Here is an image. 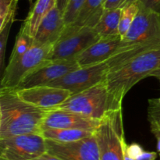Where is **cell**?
<instances>
[{
  "label": "cell",
  "instance_id": "19",
  "mask_svg": "<svg viewBox=\"0 0 160 160\" xmlns=\"http://www.w3.org/2000/svg\"><path fill=\"white\" fill-rule=\"evenodd\" d=\"M95 131L84 129H47L42 134L47 140L58 142H70L93 135Z\"/></svg>",
  "mask_w": 160,
  "mask_h": 160
},
{
  "label": "cell",
  "instance_id": "8",
  "mask_svg": "<svg viewBox=\"0 0 160 160\" xmlns=\"http://www.w3.org/2000/svg\"><path fill=\"white\" fill-rule=\"evenodd\" d=\"M46 152V139L42 134L0 138V160H34Z\"/></svg>",
  "mask_w": 160,
  "mask_h": 160
},
{
  "label": "cell",
  "instance_id": "13",
  "mask_svg": "<svg viewBox=\"0 0 160 160\" xmlns=\"http://www.w3.org/2000/svg\"><path fill=\"white\" fill-rule=\"evenodd\" d=\"M101 120L63 109L48 110L42 124V131L47 129H84L95 131Z\"/></svg>",
  "mask_w": 160,
  "mask_h": 160
},
{
  "label": "cell",
  "instance_id": "17",
  "mask_svg": "<svg viewBox=\"0 0 160 160\" xmlns=\"http://www.w3.org/2000/svg\"><path fill=\"white\" fill-rule=\"evenodd\" d=\"M105 0H85L76 20L71 24L95 28L104 12Z\"/></svg>",
  "mask_w": 160,
  "mask_h": 160
},
{
  "label": "cell",
  "instance_id": "26",
  "mask_svg": "<svg viewBox=\"0 0 160 160\" xmlns=\"http://www.w3.org/2000/svg\"><path fill=\"white\" fill-rule=\"evenodd\" d=\"M136 0H105L104 9H113L118 8H123L128 3Z\"/></svg>",
  "mask_w": 160,
  "mask_h": 160
},
{
  "label": "cell",
  "instance_id": "10",
  "mask_svg": "<svg viewBox=\"0 0 160 160\" xmlns=\"http://www.w3.org/2000/svg\"><path fill=\"white\" fill-rule=\"evenodd\" d=\"M47 153L62 160H100L99 148L95 133L90 137L70 142L46 139Z\"/></svg>",
  "mask_w": 160,
  "mask_h": 160
},
{
  "label": "cell",
  "instance_id": "1",
  "mask_svg": "<svg viewBox=\"0 0 160 160\" xmlns=\"http://www.w3.org/2000/svg\"><path fill=\"white\" fill-rule=\"evenodd\" d=\"M159 46L160 12L144 7L139 2L135 19L122 37L116 52L106 61L112 70L135 56Z\"/></svg>",
  "mask_w": 160,
  "mask_h": 160
},
{
  "label": "cell",
  "instance_id": "20",
  "mask_svg": "<svg viewBox=\"0 0 160 160\" xmlns=\"http://www.w3.org/2000/svg\"><path fill=\"white\" fill-rule=\"evenodd\" d=\"M139 11V1L131 2L122 9L121 17H120V25H119V32L122 37L126 34L130 27L132 24Z\"/></svg>",
  "mask_w": 160,
  "mask_h": 160
},
{
  "label": "cell",
  "instance_id": "34",
  "mask_svg": "<svg viewBox=\"0 0 160 160\" xmlns=\"http://www.w3.org/2000/svg\"><path fill=\"white\" fill-rule=\"evenodd\" d=\"M127 145H125V148H124V160H135V159H132L131 157H130L129 155H128V152H127V149H126Z\"/></svg>",
  "mask_w": 160,
  "mask_h": 160
},
{
  "label": "cell",
  "instance_id": "32",
  "mask_svg": "<svg viewBox=\"0 0 160 160\" xmlns=\"http://www.w3.org/2000/svg\"><path fill=\"white\" fill-rule=\"evenodd\" d=\"M34 160H62L60 159H59V158L56 157V156H52V155L48 154V153H45V154H43L42 156H41L40 157L37 158V159H34Z\"/></svg>",
  "mask_w": 160,
  "mask_h": 160
},
{
  "label": "cell",
  "instance_id": "4",
  "mask_svg": "<svg viewBox=\"0 0 160 160\" xmlns=\"http://www.w3.org/2000/svg\"><path fill=\"white\" fill-rule=\"evenodd\" d=\"M95 134L99 148L100 160H124L127 143L122 108L108 111L95 129Z\"/></svg>",
  "mask_w": 160,
  "mask_h": 160
},
{
  "label": "cell",
  "instance_id": "33",
  "mask_svg": "<svg viewBox=\"0 0 160 160\" xmlns=\"http://www.w3.org/2000/svg\"><path fill=\"white\" fill-rule=\"evenodd\" d=\"M150 77H154V78H156L160 80V69L153 71L152 73H151V75H150Z\"/></svg>",
  "mask_w": 160,
  "mask_h": 160
},
{
  "label": "cell",
  "instance_id": "29",
  "mask_svg": "<svg viewBox=\"0 0 160 160\" xmlns=\"http://www.w3.org/2000/svg\"><path fill=\"white\" fill-rule=\"evenodd\" d=\"M157 158V153L155 152L144 151L135 160H156Z\"/></svg>",
  "mask_w": 160,
  "mask_h": 160
},
{
  "label": "cell",
  "instance_id": "21",
  "mask_svg": "<svg viewBox=\"0 0 160 160\" xmlns=\"http://www.w3.org/2000/svg\"><path fill=\"white\" fill-rule=\"evenodd\" d=\"M34 42V38H31V37L23 33L19 32L17 36V38H16L15 45H14L13 49L11 53L9 62H13L16 59L23 56L24 53H26L32 46Z\"/></svg>",
  "mask_w": 160,
  "mask_h": 160
},
{
  "label": "cell",
  "instance_id": "3",
  "mask_svg": "<svg viewBox=\"0 0 160 160\" xmlns=\"http://www.w3.org/2000/svg\"><path fill=\"white\" fill-rule=\"evenodd\" d=\"M160 69V46L145 52L110 70L106 77V84L112 109L122 108V102L128 92L137 83L153 71Z\"/></svg>",
  "mask_w": 160,
  "mask_h": 160
},
{
  "label": "cell",
  "instance_id": "25",
  "mask_svg": "<svg viewBox=\"0 0 160 160\" xmlns=\"http://www.w3.org/2000/svg\"><path fill=\"white\" fill-rule=\"evenodd\" d=\"M84 2L85 0H70L63 15L67 25L71 24L76 20Z\"/></svg>",
  "mask_w": 160,
  "mask_h": 160
},
{
  "label": "cell",
  "instance_id": "22",
  "mask_svg": "<svg viewBox=\"0 0 160 160\" xmlns=\"http://www.w3.org/2000/svg\"><path fill=\"white\" fill-rule=\"evenodd\" d=\"M14 19H15V15H12L9 19L4 28L0 30V73H1V76L5 70V54H6V45H7L11 27L14 22Z\"/></svg>",
  "mask_w": 160,
  "mask_h": 160
},
{
  "label": "cell",
  "instance_id": "28",
  "mask_svg": "<svg viewBox=\"0 0 160 160\" xmlns=\"http://www.w3.org/2000/svg\"><path fill=\"white\" fill-rule=\"evenodd\" d=\"M139 2L144 7L160 12V0H139Z\"/></svg>",
  "mask_w": 160,
  "mask_h": 160
},
{
  "label": "cell",
  "instance_id": "11",
  "mask_svg": "<svg viewBox=\"0 0 160 160\" xmlns=\"http://www.w3.org/2000/svg\"><path fill=\"white\" fill-rule=\"evenodd\" d=\"M78 68L80 66L76 59L49 60L24 78L16 90L48 85Z\"/></svg>",
  "mask_w": 160,
  "mask_h": 160
},
{
  "label": "cell",
  "instance_id": "24",
  "mask_svg": "<svg viewBox=\"0 0 160 160\" xmlns=\"http://www.w3.org/2000/svg\"><path fill=\"white\" fill-rule=\"evenodd\" d=\"M148 119L151 128L160 129V102L156 98L148 100Z\"/></svg>",
  "mask_w": 160,
  "mask_h": 160
},
{
  "label": "cell",
  "instance_id": "6",
  "mask_svg": "<svg viewBox=\"0 0 160 160\" xmlns=\"http://www.w3.org/2000/svg\"><path fill=\"white\" fill-rule=\"evenodd\" d=\"M54 109L70 111L102 120L108 111L112 109L106 81L70 95L64 102Z\"/></svg>",
  "mask_w": 160,
  "mask_h": 160
},
{
  "label": "cell",
  "instance_id": "14",
  "mask_svg": "<svg viewBox=\"0 0 160 160\" xmlns=\"http://www.w3.org/2000/svg\"><path fill=\"white\" fill-rule=\"evenodd\" d=\"M121 38L120 35L102 37L77 58L80 67H88L108 60L117 50Z\"/></svg>",
  "mask_w": 160,
  "mask_h": 160
},
{
  "label": "cell",
  "instance_id": "31",
  "mask_svg": "<svg viewBox=\"0 0 160 160\" xmlns=\"http://www.w3.org/2000/svg\"><path fill=\"white\" fill-rule=\"evenodd\" d=\"M151 131L157 140V150L160 154V129L156 128H151Z\"/></svg>",
  "mask_w": 160,
  "mask_h": 160
},
{
  "label": "cell",
  "instance_id": "23",
  "mask_svg": "<svg viewBox=\"0 0 160 160\" xmlns=\"http://www.w3.org/2000/svg\"><path fill=\"white\" fill-rule=\"evenodd\" d=\"M18 2L19 0H0V30L12 15H16Z\"/></svg>",
  "mask_w": 160,
  "mask_h": 160
},
{
  "label": "cell",
  "instance_id": "9",
  "mask_svg": "<svg viewBox=\"0 0 160 160\" xmlns=\"http://www.w3.org/2000/svg\"><path fill=\"white\" fill-rule=\"evenodd\" d=\"M109 71L110 67L107 61H105L95 65L80 67L48 85L67 89L74 95L105 81Z\"/></svg>",
  "mask_w": 160,
  "mask_h": 160
},
{
  "label": "cell",
  "instance_id": "5",
  "mask_svg": "<svg viewBox=\"0 0 160 160\" xmlns=\"http://www.w3.org/2000/svg\"><path fill=\"white\" fill-rule=\"evenodd\" d=\"M52 48V45L34 41L26 53L13 62H9L1 76V88L16 90L24 78L51 60Z\"/></svg>",
  "mask_w": 160,
  "mask_h": 160
},
{
  "label": "cell",
  "instance_id": "35",
  "mask_svg": "<svg viewBox=\"0 0 160 160\" xmlns=\"http://www.w3.org/2000/svg\"><path fill=\"white\" fill-rule=\"evenodd\" d=\"M28 2H29L30 5H31V6H32V3H33V0H28Z\"/></svg>",
  "mask_w": 160,
  "mask_h": 160
},
{
  "label": "cell",
  "instance_id": "2",
  "mask_svg": "<svg viewBox=\"0 0 160 160\" xmlns=\"http://www.w3.org/2000/svg\"><path fill=\"white\" fill-rule=\"evenodd\" d=\"M47 112L23 101L16 90L0 88V138L42 134Z\"/></svg>",
  "mask_w": 160,
  "mask_h": 160
},
{
  "label": "cell",
  "instance_id": "18",
  "mask_svg": "<svg viewBox=\"0 0 160 160\" xmlns=\"http://www.w3.org/2000/svg\"><path fill=\"white\" fill-rule=\"evenodd\" d=\"M123 8L106 9L95 29L102 37L120 35L119 25Z\"/></svg>",
  "mask_w": 160,
  "mask_h": 160
},
{
  "label": "cell",
  "instance_id": "7",
  "mask_svg": "<svg viewBox=\"0 0 160 160\" xmlns=\"http://www.w3.org/2000/svg\"><path fill=\"white\" fill-rule=\"evenodd\" d=\"M101 38L94 28L67 25L59 40L54 44L51 60L76 59Z\"/></svg>",
  "mask_w": 160,
  "mask_h": 160
},
{
  "label": "cell",
  "instance_id": "36",
  "mask_svg": "<svg viewBox=\"0 0 160 160\" xmlns=\"http://www.w3.org/2000/svg\"><path fill=\"white\" fill-rule=\"evenodd\" d=\"M159 102H160V98H159Z\"/></svg>",
  "mask_w": 160,
  "mask_h": 160
},
{
  "label": "cell",
  "instance_id": "16",
  "mask_svg": "<svg viewBox=\"0 0 160 160\" xmlns=\"http://www.w3.org/2000/svg\"><path fill=\"white\" fill-rule=\"evenodd\" d=\"M56 6V0H37L23 21L20 32L34 39L43 19Z\"/></svg>",
  "mask_w": 160,
  "mask_h": 160
},
{
  "label": "cell",
  "instance_id": "12",
  "mask_svg": "<svg viewBox=\"0 0 160 160\" xmlns=\"http://www.w3.org/2000/svg\"><path fill=\"white\" fill-rule=\"evenodd\" d=\"M16 91L23 101L46 110L57 107L72 95L67 89L51 85L35 86Z\"/></svg>",
  "mask_w": 160,
  "mask_h": 160
},
{
  "label": "cell",
  "instance_id": "15",
  "mask_svg": "<svg viewBox=\"0 0 160 160\" xmlns=\"http://www.w3.org/2000/svg\"><path fill=\"white\" fill-rule=\"evenodd\" d=\"M67 27L63 14L56 6L47 14L41 23L34 41L41 44L52 45L57 42Z\"/></svg>",
  "mask_w": 160,
  "mask_h": 160
},
{
  "label": "cell",
  "instance_id": "30",
  "mask_svg": "<svg viewBox=\"0 0 160 160\" xmlns=\"http://www.w3.org/2000/svg\"><path fill=\"white\" fill-rule=\"evenodd\" d=\"M70 0H56V7L59 9V10L64 15L66 9L68 6L69 2Z\"/></svg>",
  "mask_w": 160,
  "mask_h": 160
},
{
  "label": "cell",
  "instance_id": "27",
  "mask_svg": "<svg viewBox=\"0 0 160 160\" xmlns=\"http://www.w3.org/2000/svg\"><path fill=\"white\" fill-rule=\"evenodd\" d=\"M127 152L130 157L136 159L144 152L143 148L138 143H133L131 145H127Z\"/></svg>",
  "mask_w": 160,
  "mask_h": 160
}]
</instances>
